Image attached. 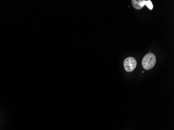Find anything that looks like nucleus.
Wrapping results in <instances>:
<instances>
[{"instance_id":"nucleus-1","label":"nucleus","mask_w":174,"mask_h":130,"mask_svg":"<svg viewBox=\"0 0 174 130\" xmlns=\"http://www.w3.org/2000/svg\"><path fill=\"white\" fill-rule=\"evenodd\" d=\"M157 59L155 55L153 53H149L144 56L142 61V65L145 70H150L154 67L156 64Z\"/></svg>"},{"instance_id":"nucleus-2","label":"nucleus","mask_w":174,"mask_h":130,"mask_svg":"<svg viewBox=\"0 0 174 130\" xmlns=\"http://www.w3.org/2000/svg\"><path fill=\"white\" fill-rule=\"evenodd\" d=\"M124 68L127 72H132L137 66V60L134 58L129 57L125 59L124 62Z\"/></svg>"},{"instance_id":"nucleus-3","label":"nucleus","mask_w":174,"mask_h":130,"mask_svg":"<svg viewBox=\"0 0 174 130\" xmlns=\"http://www.w3.org/2000/svg\"><path fill=\"white\" fill-rule=\"evenodd\" d=\"M146 1L144 0H132V4L134 6L137 10H141L143 8L144 5H146Z\"/></svg>"},{"instance_id":"nucleus-4","label":"nucleus","mask_w":174,"mask_h":130,"mask_svg":"<svg viewBox=\"0 0 174 130\" xmlns=\"http://www.w3.org/2000/svg\"><path fill=\"white\" fill-rule=\"evenodd\" d=\"M146 6H147L148 8L149 9H150V10H152V9H153V4H152V3L151 1L150 0L146 1Z\"/></svg>"}]
</instances>
